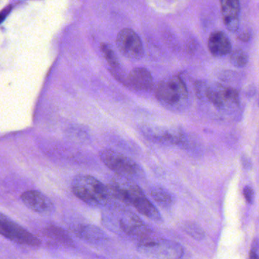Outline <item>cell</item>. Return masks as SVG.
Here are the masks:
<instances>
[{"mask_svg": "<svg viewBox=\"0 0 259 259\" xmlns=\"http://www.w3.org/2000/svg\"><path fill=\"white\" fill-rule=\"evenodd\" d=\"M150 193L153 199L163 207H169L174 203L172 195L161 186H153Z\"/></svg>", "mask_w": 259, "mask_h": 259, "instance_id": "obj_17", "label": "cell"}, {"mask_svg": "<svg viewBox=\"0 0 259 259\" xmlns=\"http://www.w3.org/2000/svg\"><path fill=\"white\" fill-rule=\"evenodd\" d=\"M72 189L75 196L91 205H106L112 199L107 186L92 176L75 177L72 181Z\"/></svg>", "mask_w": 259, "mask_h": 259, "instance_id": "obj_3", "label": "cell"}, {"mask_svg": "<svg viewBox=\"0 0 259 259\" xmlns=\"http://www.w3.org/2000/svg\"><path fill=\"white\" fill-rule=\"evenodd\" d=\"M250 38H251V33L247 30L240 32V34L238 35V39L242 42H248Z\"/></svg>", "mask_w": 259, "mask_h": 259, "instance_id": "obj_22", "label": "cell"}, {"mask_svg": "<svg viewBox=\"0 0 259 259\" xmlns=\"http://www.w3.org/2000/svg\"><path fill=\"white\" fill-rule=\"evenodd\" d=\"M248 61V55L242 49L238 48V49L233 51L231 54H230V62L236 67H244V66H246Z\"/></svg>", "mask_w": 259, "mask_h": 259, "instance_id": "obj_20", "label": "cell"}, {"mask_svg": "<svg viewBox=\"0 0 259 259\" xmlns=\"http://www.w3.org/2000/svg\"><path fill=\"white\" fill-rule=\"evenodd\" d=\"M100 158L107 167L119 177L133 180L143 175L142 167L136 161L114 150H103L100 153Z\"/></svg>", "mask_w": 259, "mask_h": 259, "instance_id": "obj_6", "label": "cell"}, {"mask_svg": "<svg viewBox=\"0 0 259 259\" xmlns=\"http://www.w3.org/2000/svg\"><path fill=\"white\" fill-rule=\"evenodd\" d=\"M75 233L81 239L90 242H98L106 239L105 233L92 225H79L75 227Z\"/></svg>", "mask_w": 259, "mask_h": 259, "instance_id": "obj_16", "label": "cell"}, {"mask_svg": "<svg viewBox=\"0 0 259 259\" xmlns=\"http://www.w3.org/2000/svg\"><path fill=\"white\" fill-rule=\"evenodd\" d=\"M24 204L34 211L41 214H50L54 210V204L48 197L38 191L30 190L21 196Z\"/></svg>", "mask_w": 259, "mask_h": 259, "instance_id": "obj_11", "label": "cell"}, {"mask_svg": "<svg viewBox=\"0 0 259 259\" xmlns=\"http://www.w3.org/2000/svg\"><path fill=\"white\" fill-rule=\"evenodd\" d=\"M182 229L185 233H187L189 236H192L194 239H198V240L204 239V231L195 223L186 221V222L183 223V225H182Z\"/></svg>", "mask_w": 259, "mask_h": 259, "instance_id": "obj_19", "label": "cell"}, {"mask_svg": "<svg viewBox=\"0 0 259 259\" xmlns=\"http://www.w3.org/2000/svg\"><path fill=\"white\" fill-rule=\"evenodd\" d=\"M153 84L151 72L146 68L136 67L126 75L124 85L137 92H148L152 89Z\"/></svg>", "mask_w": 259, "mask_h": 259, "instance_id": "obj_12", "label": "cell"}, {"mask_svg": "<svg viewBox=\"0 0 259 259\" xmlns=\"http://www.w3.org/2000/svg\"><path fill=\"white\" fill-rule=\"evenodd\" d=\"M209 52L215 57H223L228 55L232 51V45L225 33L221 31L212 32L207 40Z\"/></svg>", "mask_w": 259, "mask_h": 259, "instance_id": "obj_14", "label": "cell"}, {"mask_svg": "<svg viewBox=\"0 0 259 259\" xmlns=\"http://www.w3.org/2000/svg\"><path fill=\"white\" fill-rule=\"evenodd\" d=\"M243 195L246 201L251 203L253 198H254V192H253L252 189L249 186H245L243 189Z\"/></svg>", "mask_w": 259, "mask_h": 259, "instance_id": "obj_21", "label": "cell"}, {"mask_svg": "<svg viewBox=\"0 0 259 259\" xmlns=\"http://www.w3.org/2000/svg\"><path fill=\"white\" fill-rule=\"evenodd\" d=\"M112 198L133 206L139 213L154 221H161V215L143 191L130 179L119 177L113 178L107 186Z\"/></svg>", "mask_w": 259, "mask_h": 259, "instance_id": "obj_1", "label": "cell"}, {"mask_svg": "<svg viewBox=\"0 0 259 259\" xmlns=\"http://www.w3.org/2000/svg\"><path fill=\"white\" fill-rule=\"evenodd\" d=\"M254 248H255V249H257V242L256 240L255 245L252 247V249H251V251H250L249 257H251V258H257V257H258V255H257V251H255Z\"/></svg>", "mask_w": 259, "mask_h": 259, "instance_id": "obj_24", "label": "cell"}, {"mask_svg": "<svg viewBox=\"0 0 259 259\" xmlns=\"http://www.w3.org/2000/svg\"><path fill=\"white\" fill-rule=\"evenodd\" d=\"M101 51L103 55H104V59L110 66V69H112L111 72L113 76L118 81H120L122 84H125L126 75H125L123 71L122 70L119 59H118L117 55L113 51V48L107 44L102 43L101 45Z\"/></svg>", "mask_w": 259, "mask_h": 259, "instance_id": "obj_15", "label": "cell"}, {"mask_svg": "<svg viewBox=\"0 0 259 259\" xmlns=\"http://www.w3.org/2000/svg\"><path fill=\"white\" fill-rule=\"evenodd\" d=\"M223 22L230 32L239 30L240 4L239 0H219Z\"/></svg>", "mask_w": 259, "mask_h": 259, "instance_id": "obj_13", "label": "cell"}, {"mask_svg": "<svg viewBox=\"0 0 259 259\" xmlns=\"http://www.w3.org/2000/svg\"><path fill=\"white\" fill-rule=\"evenodd\" d=\"M152 234V233H151ZM150 234L139 241L138 250L144 255L156 258H180L183 254L181 245Z\"/></svg>", "mask_w": 259, "mask_h": 259, "instance_id": "obj_5", "label": "cell"}, {"mask_svg": "<svg viewBox=\"0 0 259 259\" xmlns=\"http://www.w3.org/2000/svg\"><path fill=\"white\" fill-rule=\"evenodd\" d=\"M0 234L22 245L37 246L40 243L36 236L2 213H0Z\"/></svg>", "mask_w": 259, "mask_h": 259, "instance_id": "obj_8", "label": "cell"}, {"mask_svg": "<svg viewBox=\"0 0 259 259\" xmlns=\"http://www.w3.org/2000/svg\"><path fill=\"white\" fill-rule=\"evenodd\" d=\"M47 236L62 245H69L72 243V239L66 231L57 227H50L45 230Z\"/></svg>", "mask_w": 259, "mask_h": 259, "instance_id": "obj_18", "label": "cell"}, {"mask_svg": "<svg viewBox=\"0 0 259 259\" xmlns=\"http://www.w3.org/2000/svg\"><path fill=\"white\" fill-rule=\"evenodd\" d=\"M11 6H8V7L4 9L2 11L0 12V23L4 22V19L7 17V16H8L9 14H10V12H11Z\"/></svg>", "mask_w": 259, "mask_h": 259, "instance_id": "obj_23", "label": "cell"}, {"mask_svg": "<svg viewBox=\"0 0 259 259\" xmlns=\"http://www.w3.org/2000/svg\"><path fill=\"white\" fill-rule=\"evenodd\" d=\"M141 130L145 137L157 143L180 145L184 142V134L180 128L176 127L144 125Z\"/></svg>", "mask_w": 259, "mask_h": 259, "instance_id": "obj_9", "label": "cell"}, {"mask_svg": "<svg viewBox=\"0 0 259 259\" xmlns=\"http://www.w3.org/2000/svg\"><path fill=\"white\" fill-rule=\"evenodd\" d=\"M157 99L167 108L180 110L188 100L186 84L178 75L162 80L156 87Z\"/></svg>", "mask_w": 259, "mask_h": 259, "instance_id": "obj_4", "label": "cell"}, {"mask_svg": "<svg viewBox=\"0 0 259 259\" xmlns=\"http://www.w3.org/2000/svg\"><path fill=\"white\" fill-rule=\"evenodd\" d=\"M117 221L119 230L122 233L133 239H137L138 241L152 233L149 227L144 224L143 221L136 213L130 210L119 212Z\"/></svg>", "mask_w": 259, "mask_h": 259, "instance_id": "obj_10", "label": "cell"}, {"mask_svg": "<svg viewBox=\"0 0 259 259\" xmlns=\"http://www.w3.org/2000/svg\"><path fill=\"white\" fill-rule=\"evenodd\" d=\"M116 47L119 52L130 60H140L144 48L140 37L131 28H123L116 36Z\"/></svg>", "mask_w": 259, "mask_h": 259, "instance_id": "obj_7", "label": "cell"}, {"mask_svg": "<svg viewBox=\"0 0 259 259\" xmlns=\"http://www.w3.org/2000/svg\"><path fill=\"white\" fill-rule=\"evenodd\" d=\"M195 90L198 98L210 104L217 111L222 113L233 111L239 107V92L233 88L219 84L209 85L204 82H198Z\"/></svg>", "mask_w": 259, "mask_h": 259, "instance_id": "obj_2", "label": "cell"}]
</instances>
